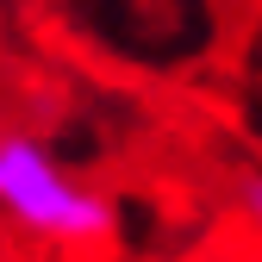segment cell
I'll return each mask as SVG.
<instances>
[{
	"mask_svg": "<svg viewBox=\"0 0 262 262\" xmlns=\"http://www.w3.org/2000/svg\"><path fill=\"white\" fill-rule=\"evenodd\" d=\"M0 219L44 250H106L119 237V206L19 125L0 131Z\"/></svg>",
	"mask_w": 262,
	"mask_h": 262,
	"instance_id": "cell-1",
	"label": "cell"
},
{
	"mask_svg": "<svg viewBox=\"0 0 262 262\" xmlns=\"http://www.w3.org/2000/svg\"><path fill=\"white\" fill-rule=\"evenodd\" d=\"M231 200H237L244 225L262 237V169H244V175H231Z\"/></svg>",
	"mask_w": 262,
	"mask_h": 262,
	"instance_id": "cell-2",
	"label": "cell"
}]
</instances>
